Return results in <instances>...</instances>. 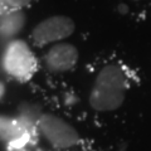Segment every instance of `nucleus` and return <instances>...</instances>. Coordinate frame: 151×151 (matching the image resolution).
<instances>
[{"label":"nucleus","instance_id":"obj_8","mask_svg":"<svg viewBox=\"0 0 151 151\" xmlns=\"http://www.w3.org/2000/svg\"><path fill=\"white\" fill-rule=\"evenodd\" d=\"M24 10H12L0 14V37L12 40L20 34L25 25Z\"/></svg>","mask_w":151,"mask_h":151},{"label":"nucleus","instance_id":"obj_11","mask_svg":"<svg viewBox=\"0 0 151 151\" xmlns=\"http://www.w3.org/2000/svg\"><path fill=\"white\" fill-rule=\"evenodd\" d=\"M135 4H144V5H151V0H130Z\"/></svg>","mask_w":151,"mask_h":151},{"label":"nucleus","instance_id":"obj_5","mask_svg":"<svg viewBox=\"0 0 151 151\" xmlns=\"http://www.w3.org/2000/svg\"><path fill=\"white\" fill-rule=\"evenodd\" d=\"M79 62V50L73 43L64 40L45 48L40 58V68L54 77L72 73Z\"/></svg>","mask_w":151,"mask_h":151},{"label":"nucleus","instance_id":"obj_4","mask_svg":"<svg viewBox=\"0 0 151 151\" xmlns=\"http://www.w3.org/2000/svg\"><path fill=\"white\" fill-rule=\"evenodd\" d=\"M76 32V23L67 15H52L40 20L30 32L33 48L45 49L55 43L67 40Z\"/></svg>","mask_w":151,"mask_h":151},{"label":"nucleus","instance_id":"obj_3","mask_svg":"<svg viewBox=\"0 0 151 151\" xmlns=\"http://www.w3.org/2000/svg\"><path fill=\"white\" fill-rule=\"evenodd\" d=\"M0 68L5 77L18 83H27L40 69V59L32 44L15 38L9 40L0 57Z\"/></svg>","mask_w":151,"mask_h":151},{"label":"nucleus","instance_id":"obj_1","mask_svg":"<svg viewBox=\"0 0 151 151\" xmlns=\"http://www.w3.org/2000/svg\"><path fill=\"white\" fill-rule=\"evenodd\" d=\"M141 82L142 77L137 67L117 57L106 58L89 70L87 106L97 115L116 113L137 91Z\"/></svg>","mask_w":151,"mask_h":151},{"label":"nucleus","instance_id":"obj_6","mask_svg":"<svg viewBox=\"0 0 151 151\" xmlns=\"http://www.w3.org/2000/svg\"><path fill=\"white\" fill-rule=\"evenodd\" d=\"M37 136L28 132L14 115L0 113V144L10 150H20Z\"/></svg>","mask_w":151,"mask_h":151},{"label":"nucleus","instance_id":"obj_10","mask_svg":"<svg viewBox=\"0 0 151 151\" xmlns=\"http://www.w3.org/2000/svg\"><path fill=\"white\" fill-rule=\"evenodd\" d=\"M8 94V84L4 79H0V103L6 98Z\"/></svg>","mask_w":151,"mask_h":151},{"label":"nucleus","instance_id":"obj_2","mask_svg":"<svg viewBox=\"0 0 151 151\" xmlns=\"http://www.w3.org/2000/svg\"><path fill=\"white\" fill-rule=\"evenodd\" d=\"M37 135L50 151H88L87 140L64 117L44 111L37 125Z\"/></svg>","mask_w":151,"mask_h":151},{"label":"nucleus","instance_id":"obj_9","mask_svg":"<svg viewBox=\"0 0 151 151\" xmlns=\"http://www.w3.org/2000/svg\"><path fill=\"white\" fill-rule=\"evenodd\" d=\"M33 0H0V14L12 10H24Z\"/></svg>","mask_w":151,"mask_h":151},{"label":"nucleus","instance_id":"obj_7","mask_svg":"<svg viewBox=\"0 0 151 151\" xmlns=\"http://www.w3.org/2000/svg\"><path fill=\"white\" fill-rule=\"evenodd\" d=\"M45 110H43L37 102L33 101H22L17 107V111L14 113L15 119L18 120V122L20 124L24 129L30 132L32 135L37 136V125L38 121H39L40 116L43 115V112Z\"/></svg>","mask_w":151,"mask_h":151}]
</instances>
